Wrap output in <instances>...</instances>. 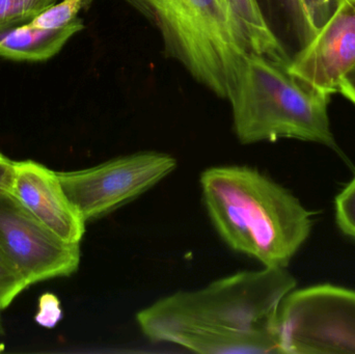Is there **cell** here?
I'll return each instance as SVG.
<instances>
[{
	"label": "cell",
	"mask_w": 355,
	"mask_h": 354,
	"mask_svg": "<svg viewBox=\"0 0 355 354\" xmlns=\"http://www.w3.org/2000/svg\"><path fill=\"white\" fill-rule=\"evenodd\" d=\"M27 287L28 285L24 278L8 263L0 251V310L8 308Z\"/></svg>",
	"instance_id": "cell-16"
},
{
	"label": "cell",
	"mask_w": 355,
	"mask_h": 354,
	"mask_svg": "<svg viewBox=\"0 0 355 354\" xmlns=\"http://www.w3.org/2000/svg\"><path fill=\"white\" fill-rule=\"evenodd\" d=\"M95 0H62L55 2L31 21L35 26L55 28L70 24L79 18L81 10L89 8Z\"/></svg>",
	"instance_id": "cell-14"
},
{
	"label": "cell",
	"mask_w": 355,
	"mask_h": 354,
	"mask_svg": "<svg viewBox=\"0 0 355 354\" xmlns=\"http://www.w3.org/2000/svg\"><path fill=\"white\" fill-rule=\"evenodd\" d=\"M342 1H343V0H342Z\"/></svg>",
	"instance_id": "cell-21"
},
{
	"label": "cell",
	"mask_w": 355,
	"mask_h": 354,
	"mask_svg": "<svg viewBox=\"0 0 355 354\" xmlns=\"http://www.w3.org/2000/svg\"><path fill=\"white\" fill-rule=\"evenodd\" d=\"M270 30L289 64L310 45L317 31L311 24L302 0H257Z\"/></svg>",
	"instance_id": "cell-12"
},
{
	"label": "cell",
	"mask_w": 355,
	"mask_h": 354,
	"mask_svg": "<svg viewBox=\"0 0 355 354\" xmlns=\"http://www.w3.org/2000/svg\"><path fill=\"white\" fill-rule=\"evenodd\" d=\"M79 17L70 24L55 28L35 26L31 23L0 33V56L14 60L42 62L53 57L67 42L85 29Z\"/></svg>",
	"instance_id": "cell-10"
},
{
	"label": "cell",
	"mask_w": 355,
	"mask_h": 354,
	"mask_svg": "<svg viewBox=\"0 0 355 354\" xmlns=\"http://www.w3.org/2000/svg\"><path fill=\"white\" fill-rule=\"evenodd\" d=\"M12 163L14 161L8 159L0 152V195L8 193L10 188L12 176Z\"/></svg>",
	"instance_id": "cell-18"
},
{
	"label": "cell",
	"mask_w": 355,
	"mask_h": 354,
	"mask_svg": "<svg viewBox=\"0 0 355 354\" xmlns=\"http://www.w3.org/2000/svg\"><path fill=\"white\" fill-rule=\"evenodd\" d=\"M286 268L241 272L194 291H180L137 313L141 333L205 354L279 353L277 310L294 290Z\"/></svg>",
	"instance_id": "cell-1"
},
{
	"label": "cell",
	"mask_w": 355,
	"mask_h": 354,
	"mask_svg": "<svg viewBox=\"0 0 355 354\" xmlns=\"http://www.w3.org/2000/svg\"><path fill=\"white\" fill-rule=\"evenodd\" d=\"M200 181L211 222L234 251L264 267L286 268L308 240L311 212L256 168L213 166Z\"/></svg>",
	"instance_id": "cell-2"
},
{
	"label": "cell",
	"mask_w": 355,
	"mask_h": 354,
	"mask_svg": "<svg viewBox=\"0 0 355 354\" xmlns=\"http://www.w3.org/2000/svg\"><path fill=\"white\" fill-rule=\"evenodd\" d=\"M223 2L234 35L246 54H256L277 64L289 66L257 0H223Z\"/></svg>",
	"instance_id": "cell-11"
},
{
	"label": "cell",
	"mask_w": 355,
	"mask_h": 354,
	"mask_svg": "<svg viewBox=\"0 0 355 354\" xmlns=\"http://www.w3.org/2000/svg\"><path fill=\"white\" fill-rule=\"evenodd\" d=\"M177 160L159 152H139L85 170L56 172L64 193L85 222L126 205L164 180Z\"/></svg>",
	"instance_id": "cell-6"
},
{
	"label": "cell",
	"mask_w": 355,
	"mask_h": 354,
	"mask_svg": "<svg viewBox=\"0 0 355 354\" xmlns=\"http://www.w3.org/2000/svg\"><path fill=\"white\" fill-rule=\"evenodd\" d=\"M339 93L347 98L355 105V67L342 79Z\"/></svg>",
	"instance_id": "cell-19"
},
{
	"label": "cell",
	"mask_w": 355,
	"mask_h": 354,
	"mask_svg": "<svg viewBox=\"0 0 355 354\" xmlns=\"http://www.w3.org/2000/svg\"><path fill=\"white\" fill-rule=\"evenodd\" d=\"M279 353L355 354V291L334 285L294 289L275 319Z\"/></svg>",
	"instance_id": "cell-5"
},
{
	"label": "cell",
	"mask_w": 355,
	"mask_h": 354,
	"mask_svg": "<svg viewBox=\"0 0 355 354\" xmlns=\"http://www.w3.org/2000/svg\"><path fill=\"white\" fill-rule=\"evenodd\" d=\"M159 31L164 53L200 85L229 99L245 57L223 0H125Z\"/></svg>",
	"instance_id": "cell-4"
},
{
	"label": "cell",
	"mask_w": 355,
	"mask_h": 354,
	"mask_svg": "<svg viewBox=\"0 0 355 354\" xmlns=\"http://www.w3.org/2000/svg\"><path fill=\"white\" fill-rule=\"evenodd\" d=\"M58 0H0V33L31 23Z\"/></svg>",
	"instance_id": "cell-13"
},
{
	"label": "cell",
	"mask_w": 355,
	"mask_h": 354,
	"mask_svg": "<svg viewBox=\"0 0 355 354\" xmlns=\"http://www.w3.org/2000/svg\"><path fill=\"white\" fill-rule=\"evenodd\" d=\"M8 193L60 238L83 240L87 222L64 193L58 172L31 160L14 161Z\"/></svg>",
	"instance_id": "cell-9"
},
{
	"label": "cell",
	"mask_w": 355,
	"mask_h": 354,
	"mask_svg": "<svg viewBox=\"0 0 355 354\" xmlns=\"http://www.w3.org/2000/svg\"><path fill=\"white\" fill-rule=\"evenodd\" d=\"M329 99L288 66L246 54L227 100L236 136L243 145L294 139L336 148Z\"/></svg>",
	"instance_id": "cell-3"
},
{
	"label": "cell",
	"mask_w": 355,
	"mask_h": 354,
	"mask_svg": "<svg viewBox=\"0 0 355 354\" xmlns=\"http://www.w3.org/2000/svg\"><path fill=\"white\" fill-rule=\"evenodd\" d=\"M335 211L340 230L355 239V176L336 197Z\"/></svg>",
	"instance_id": "cell-15"
},
{
	"label": "cell",
	"mask_w": 355,
	"mask_h": 354,
	"mask_svg": "<svg viewBox=\"0 0 355 354\" xmlns=\"http://www.w3.org/2000/svg\"><path fill=\"white\" fill-rule=\"evenodd\" d=\"M1 311H2V310H0V335L3 334V326H2V320H1Z\"/></svg>",
	"instance_id": "cell-20"
},
{
	"label": "cell",
	"mask_w": 355,
	"mask_h": 354,
	"mask_svg": "<svg viewBox=\"0 0 355 354\" xmlns=\"http://www.w3.org/2000/svg\"><path fill=\"white\" fill-rule=\"evenodd\" d=\"M342 0H302L306 16L316 31L320 30L335 14Z\"/></svg>",
	"instance_id": "cell-17"
},
{
	"label": "cell",
	"mask_w": 355,
	"mask_h": 354,
	"mask_svg": "<svg viewBox=\"0 0 355 354\" xmlns=\"http://www.w3.org/2000/svg\"><path fill=\"white\" fill-rule=\"evenodd\" d=\"M0 251L28 286L71 276L80 264V243L60 238L8 193L0 195Z\"/></svg>",
	"instance_id": "cell-7"
},
{
	"label": "cell",
	"mask_w": 355,
	"mask_h": 354,
	"mask_svg": "<svg viewBox=\"0 0 355 354\" xmlns=\"http://www.w3.org/2000/svg\"><path fill=\"white\" fill-rule=\"evenodd\" d=\"M355 67V0H343L310 45L288 66L290 72L327 96L339 93Z\"/></svg>",
	"instance_id": "cell-8"
}]
</instances>
